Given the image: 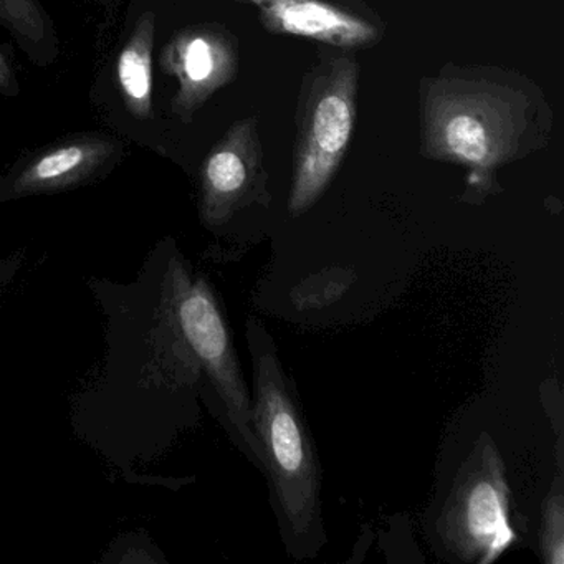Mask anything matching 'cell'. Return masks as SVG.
Here are the masks:
<instances>
[{
    "instance_id": "3",
    "label": "cell",
    "mask_w": 564,
    "mask_h": 564,
    "mask_svg": "<svg viewBox=\"0 0 564 564\" xmlns=\"http://www.w3.org/2000/svg\"><path fill=\"white\" fill-rule=\"evenodd\" d=\"M166 273L177 329L203 378L200 392H207L204 399L234 444L263 471V452L252 425V395L219 300L204 276L191 272L176 247H166Z\"/></svg>"
},
{
    "instance_id": "4",
    "label": "cell",
    "mask_w": 564,
    "mask_h": 564,
    "mask_svg": "<svg viewBox=\"0 0 564 564\" xmlns=\"http://www.w3.org/2000/svg\"><path fill=\"white\" fill-rule=\"evenodd\" d=\"M339 51H319L300 87L289 197V213L295 217L312 209L328 189L355 131L359 65Z\"/></svg>"
},
{
    "instance_id": "6",
    "label": "cell",
    "mask_w": 564,
    "mask_h": 564,
    "mask_svg": "<svg viewBox=\"0 0 564 564\" xmlns=\"http://www.w3.org/2000/svg\"><path fill=\"white\" fill-rule=\"evenodd\" d=\"M269 174L256 118L230 127L204 160L200 170V219L207 227L224 226L250 204L269 206Z\"/></svg>"
},
{
    "instance_id": "7",
    "label": "cell",
    "mask_w": 564,
    "mask_h": 564,
    "mask_svg": "<svg viewBox=\"0 0 564 564\" xmlns=\"http://www.w3.org/2000/svg\"><path fill=\"white\" fill-rule=\"evenodd\" d=\"M253 6L260 24L276 35L312 39L341 51L371 47L384 24L365 0H239Z\"/></svg>"
},
{
    "instance_id": "8",
    "label": "cell",
    "mask_w": 564,
    "mask_h": 564,
    "mask_svg": "<svg viewBox=\"0 0 564 564\" xmlns=\"http://www.w3.org/2000/svg\"><path fill=\"white\" fill-rule=\"evenodd\" d=\"M237 42L220 25H197L171 39L163 52V68L177 80L173 111L183 121L237 74Z\"/></svg>"
},
{
    "instance_id": "9",
    "label": "cell",
    "mask_w": 564,
    "mask_h": 564,
    "mask_svg": "<svg viewBox=\"0 0 564 564\" xmlns=\"http://www.w3.org/2000/svg\"><path fill=\"white\" fill-rule=\"evenodd\" d=\"M117 153V144L101 138H82L44 151L14 176L6 177V200L61 193L94 180Z\"/></svg>"
},
{
    "instance_id": "1",
    "label": "cell",
    "mask_w": 564,
    "mask_h": 564,
    "mask_svg": "<svg viewBox=\"0 0 564 564\" xmlns=\"http://www.w3.org/2000/svg\"><path fill=\"white\" fill-rule=\"evenodd\" d=\"M553 123L541 88L518 72L447 65L421 84V153L467 167L484 193L505 164L543 150Z\"/></svg>"
},
{
    "instance_id": "14",
    "label": "cell",
    "mask_w": 564,
    "mask_h": 564,
    "mask_svg": "<svg viewBox=\"0 0 564 564\" xmlns=\"http://www.w3.org/2000/svg\"><path fill=\"white\" fill-rule=\"evenodd\" d=\"M12 87H14V75H12L11 65L0 52V90H9Z\"/></svg>"
},
{
    "instance_id": "12",
    "label": "cell",
    "mask_w": 564,
    "mask_h": 564,
    "mask_svg": "<svg viewBox=\"0 0 564 564\" xmlns=\"http://www.w3.org/2000/svg\"><path fill=\"white\" fill-rule=\"evenodd\" d=\"M0 22L22 41L44 42L47 22L37 0H0Z\"/></svg>"
},
{
    "instance_id": "10",
    "label": "cell",
    "mask_w": 564,
    "mask_h": 564,
    "mask_svg": "<svg viewBox=\"0 0 564 564\" xmlns=\"http://www.w3.org/2000/svg\"><path fill=\"white\" fill-rule=\"evenodd\" d=\"M153 48L154 14L147 12L134 25L117 62L124 105L138 120L153 118Z\"/></svg>"
},
{
    "instance_id": "5",
    "label": "cell",
    "mask_w": 564,
    "mask_h": 564,
    "mask_svg": "<svg viewBox=\"0 0 564 564\" xmlns=\"http://www.w3.org/2000/svg\"><path fill=\"white\" fill-rule=\"evenodd\" d=\"M438 534L448 553L471 564L494 563L517 541L507 468L490 435L478 437L462 465L438 520Z\"/></svg>"
},
{
    "instance_id": "15",
    "label": "cell",
    "mask_w": 564,
    "mask_h": 564,
    "mask_svg": "<svg viewBox=\"0 0 564 564\" xmlns=\"http://www.w3.org/2000/svg\"><path fill=\"white\" fill-rule=\"evenodd\" d=\"M6 177H0V204L4 203Z\"/></svg>"
},
{
    "instance_id": "2",
    "label": "cell",
    "mask_w": 564,
    "mask_h": 564,
    "mask_svg": "<svg viewBox=\"0 0 564 564\" xmlns=\"http://www.w3.org/2000/svg\"><path fill=\"white\" fill-rule=\"evenodd\" d=\"M247 341L253 369V432L262 447L280 531L292 556H315L326 540L315 442L275 343L259 319L247 322Z\"/></svg>"
},
{
    "instance_id": "13",
    "label": "cell",
    "mask_w": 564,
    "mask_h": 564,
    "mask_svg": "<svg viewBox=\"0 0 564 564\" xmlns=\"http://www.w3.org/2000/svg\"><path fill=\"white\" fill-rule=\"evenodd\" d=\"M25 256L22 252L11 253L6 259H0V295L8 290L19 275V270L24 265Z\"/></svg>"
},
{
    "instance_id": "11",
    "label": "cell",
    "mask_w": 564,
    "mask_h": 564,
    "mask_svg": "<svg viewBox=\"0 0 564 564\" xmlns=\"http://www.w3.org/2000/svg\"><path fill=\"white\" fill-rule=\"evenodd\" d=\"M541 556L546 564L564 563L563 478L557 475L543 505L540 534Z\"/></svg>"
}]
</instances>
